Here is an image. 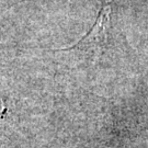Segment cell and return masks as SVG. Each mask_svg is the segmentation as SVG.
<instances>
[{"mask_svg": "<svg viewBox=\"0 0 148 148\" xmlns=\"http://www.w3.org/2000/svg\"><path fill=\"white\" fill-rule=\"evenodd\" d=\"M113 0H102L101 9L98 13V18L91 31L86 35L76 47L102 48L106 43L108 30L110 27V19L112 13Z\"/></svg>", "mask_w": 148, "mask_h": 148, "instance_id": "obj_1", "label": "cell"}]
</instances>
